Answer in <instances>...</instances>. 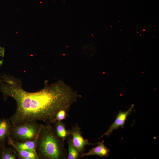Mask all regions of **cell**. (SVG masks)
<instances>
[{"mask_svg":"<svg viewBox=\"0 0 159 159\" xmlns=\"http://www.w3.org/2000/svg\"><path fill=\"white\" fill-rule=\"evenodd\" d=\"M54 123L57 135L63 141L65 140L70 135L69 130H67L65 124L61 121H56Z\"/></svg>","mask_w":159,"mask_h":159,"instance_id":"cell-9","label":"cell"},{"mask_svg":"<svg viewBox=\"0 0 159 159\" xmlns=\"http://www.w3.org/2000/svg\"><path fill=\"white\" fill-rule=\"evenodd\" d=\"M7 138L9 144L16 149L20 158L22 159L39 158V157L36 152L20 149L16 146L12 139L9 135Z\"/></svg>","mask_w":159,"mask_h":159,"instance_id":"cell-7","label":"cell"},{"mask_svg":"<svg viewBox=\"0 0 159 159\" xmlns=\"http://www.w3.org/2000/svg\"><path fill=\"white\" fill-rule=\"evenodd\" d=\"M69 131L70 135L72 137L71 138L73 145L81 153H83L86 145L95 144L90 143L87 139H85L83 138L80 128L77 124L73 126L72 129Z\"/></svg>","mask_w":159,"mask_h":159,"instance_id":"cell-4","label":"cell"},{"mask_svg":"<svg viewBox=\"0 0 159 159\" xmlns=\"http://www.w3.org/2000/svg\"><path fill=\"white\" fill-rule=\"evenodd\" d=\"M5 50L3 48H1L0 47V55L4 57Z\"/></svg>","mask_w":159,"mask_h":159,"instance_id":"cell-14","label":"cell"},{"mask_svg":"<svg viewBox=\"0 0 159 159\" xmlns=\"http://www.w3.org/2000/svg\"><path fill=\"white\" fill-rule=\"evenodd\" d=\"M1 78L0 90L4 99L11 97L16 104L15 111L10 118L12 125L37 121L54 123L58 111L64 110L67 112L77 97L70 87L61 82L46 85L40 91L30 92L23 89L19 79L6 75Z\"/></svg>","mask_w":159,"mask_h":159,"instance_id":"cell-1","label":"cell"},{"mask_svg":"<svg viewBox=\"0 0 159 159\" xmlns=\"http://www.w3.org/2000/svg\"><path fill=\"white\" fill-rule=\"evenodd\" d=\"M68 155L67 158V159H77L80 156V152L73 145L71 137L68 141Z\"/></svg>","mask_w":159,"mask_h":159,"instance_id":"cell-11","label":"cell"},{"mask_svg":"<svg viewBox=\"0 0 159 159\" xmlns=\"http://www.w3.org/2000/svg\"><path fill=\"white\" fill-rule=\"evenodd\" d=\"M37 139V149L42 158L46 159L67 158L64 141L57 135L54 128L50 123L42 125Z\"/></svg>","mask_w":159,"mask_h":159,"instance_id":"cell-2","label":"cell"},{"mask_svg":"<svg viewBox=\"0 0 159 159\" xmlns=\"http://www.w3.org/2000/svg\"><path fill=\"white\" fill-rule=\"evenodd\" d=\"M0 158L1 159H16V157L15 154L10 148L4 147Z\"/></svg>","mask_w":159,"mask_h":159,"instance_id":"cell-12","label":"cell"},{"mask_svg":"<svg viewBox=\"0 0 159 159\" xmlns=\"http://www.w3.org/2000/svg\"><path fill=\"white\" fill-rule=\"evenodd\" d=\"M4 147L3 144L0 143V158L2 153Z\"/></svg>","mask_w":159,"mask_h":159,"instance_id":"cell-15","label":"cell"},{"mask_svg":"<svg viewBox=\"0 0 159 159\" xmlns=\"http://www.w3.org/2000/svg\"><path fill=\"white\" fill-rule=\"evenodd\" d=\"M42 125L37 122L11 125L9 135L19 142L33 140L37 138Z\"/></svg>","mask_w":159,"mask_h":159,"instance_id":"cell-3","label":"cell"},{"mask_svg":"<svg viewBox=\"0 0 159 159\" xmlns=\"http://www.w3.org/2000/svg\"><path fill=\"white\" fill-rule=\"evenodd\" d=\"M2 80L0 79V83L2 81Z\"/></svg>","mask_w":159,"mask_h":159,"instance_id":"cell-17","label":"cell"},{"mask_svg":"<svg viewBox=\"0 0 159 159\" xmlns=\"http://www.w3.org/2000/svg\"><path fill=\"white\" fill-rule=\"evenodd\" d=\"M3 62V60L0 59V66L2 64Z\"/></svg>","mask_w":159,"mask_h":159,"instance_id":"cell-16","label":"cell"},{"mask_svg":"<svg viewBox=\"0 0 159 159\" xmlns=\"http://www.w3.org/2000/svg\"><path fill=\"white\" fill-rule=\"evenodd\" d=\"M11 125L9 120L3 118L0 120V143L3 144L9 135Z\"/></svg>","mask_w":159,"mask_h":159,"instance_id":"cell-8","label":"cell"},{"mask_svg":"<svg viewBox=\"0 0 159 159\" xmlns=\"http://www.w3.org/2000/svg\"><path fill=\"white\" fill-rule=\"evenodd\" d=\"M134 106L132 105L130 108L126 111H121L120 110L115 121L110 125L106 132L100 137V138L105 135L109 137L114 130H117L120 127H123L125 124V122L127 117L132 113Z\"/></svg>","mask_w":159,"mask_h":159,"instance_id":"cell-5","label":"cell"},{"mask_svg":"<svg viewBox=\"0 0 159 159\" xmlns=\"http://www.w3.org/2000/svg\"><path fill=\"white\" fill-rule=\"evenodd\" d=\"M110 150L105 145L104 141L98 143V145L92 148L86 153H83L81 155L82 157L85 156L98 155L100 157H107L109 153Z\"/></svg>","mask_w":159,"mask_h":159,"instance_id":"cell-6","label":"cell"},{"mask_svg":"<svg viewBox=\"0 0 159 159\" xmlns=\"http://www.w3.org/2000/svg\"><path fill=\"white\" fill-rule=\"evenodd\" d=\"M37 139L24 142H14L16 146L20 149L36 152L37 147Z\"/></svg>","mask_w":159,"mask_h":159,"instance_id":"cell-10","label":"cell"},{"mask_svg":"<svg viewBox=\"0 0 159 159\" xmlns=\"http://www.w3.org/2000/svg\"><path fill=\"white\" fill-rule=\"evenodd\" d=\"M67 116H68V114L66 111L64 110H61L58 111L56 114L55 119V121H61L65 119Z\"/></svg>","mask_w":159,"mask_h":159,"instance_id":"cell-13","label":"cell"}]
</instances>
